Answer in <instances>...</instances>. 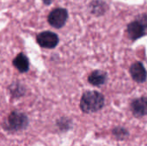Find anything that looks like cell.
<instances>
[{"label":"cell","instance_id":"cell-6","mask_svg":"<svg viewBox=\"0 0 147 146\" xmlns=\"http://www.w3.org/2000/svg\"><path fill=\"white\" fill-rule=\"evenodd\" d=\"M132 77L137 83H144L146 80V71L140 62H136L130 68Z\"/></svg>","mask_w":147,"mask_h":146},{"label":"cell","instance_id":"cell-5","mask_svg":"<svg viewBox=\"0 0 147 146\" xmlns=\"http://www.w3.org/2000/svg\"><path fill=\"white\" fill-rule=\"evenodd\" d=\"M8 123L10 128L18 130V129L24 128L27 126L28 120L24 114L17 113V112H13L9 117Z\"/></svg>","mask_w":147,"mask_h":146},{"label":"cell","instance_id":"cell-2","mask_svg":"<svg viewBox=\"0 0 147 146\" xmlns=\"http://www.w3.org/2000/svg\"><path fill=\"white\" fill-rule=\"evenodd\" d=\"M68 17L67 10L62 8H58L53 10L48 15V22L51 26L56 28H62Z\"/></svg>","mask_w":147,"mask_h":146},{"label":"cell","instance_id":"cell-3","mask_svg":"<svg viewBox=\"0 0 147 146\" xmlns=\"http://www.w3.org/2000/svg\"><path fill=\"white\" fill-rule=\"evenodd\" d=\"M37 42L44 48H53L59 43V37L53 32L46 31L38 34Z\"/></svg>","mask_w":147,"mask_h":146},{"label":"cell","instance_id":"cell-4","mask_svg":"<svg viewBox=\"0 0 147 146\" xmlns=\"http://www.w3.org/2000/svg\"><path fill=\"white\" fill-rule=\"evenodd\" d=\"M145 22V20L134 21V22L128 24L127 33H128L129 37L132 40H137V39H139L144 35L147 26V20L146 21V22Z\"/></svg>","mask_w":147,"mask_h":146},{"label":"cell","instance_id":"cell-9","mask_svg":"<svg viewBox=\"0 0 147 146\" xmlns=\"http://www.w3.org/2000/svg\"><path fill=\"white\" fill-rule=\"evenodd\" d=\"M89 82L96 86H100L105 83L107 80V74L102 71H95L89 77Z\"/></svg>","mask_w":147,"mask_h":146},{"label":"cell","instance_id":"cell-10","mask_svg":"<svg viewBox=\"0 0 147 146\" xmlns=\"http://www.w3.org/2000/svg\"><path fill=\"white\" fill-rule=\"evenodd\" d=\"M52 1H53V0H43V2H44L46 4H50V3H52Z\"/></svg>","mask_w":147,"mask_h":146},{"label":"cell","instance_id":"cell-1","mask_svg":"<svg viewBox=\"0 0 147 146\" xmlns=\"http://www.w3.org/2000/svg\"><path fill=\"white\" fill-rule=\"evenodd\" d=\"M104 105L103 96L96 91L85 92L80 102V108L84 113H93L100 110Z\"/></svg>","mask_w":147,"mask_h":146},{"label":"cell","instance_id":"cell-7","mask_svg":"<svg viewBox=\"0 0 147 146\" xmlns=\"http://www.w3.org/2000/svg\"><path fill=\"white\" fill-rule=\"evenodd\" d=\"M132 111L135 116L141 117L147 114V98L141 97L136 99L132 103Z\"/></svg>","mask_w":147,"mask_h":146},{"label":"cell","instance_id":"cell-8","mask_svg":"<svg viewBox=\"0 0 147 146\" xmlns=\"http://www.w3.org/2000/svg\"><path fill=\"white\" fill-rule=\"evenodd\" d=\"M13 65L20 72H26L29 68L28 59L23 53H19L16 57V59L13 60Z\"/></svg>","mask_w":147,"mask_h":146}]
</instances>
